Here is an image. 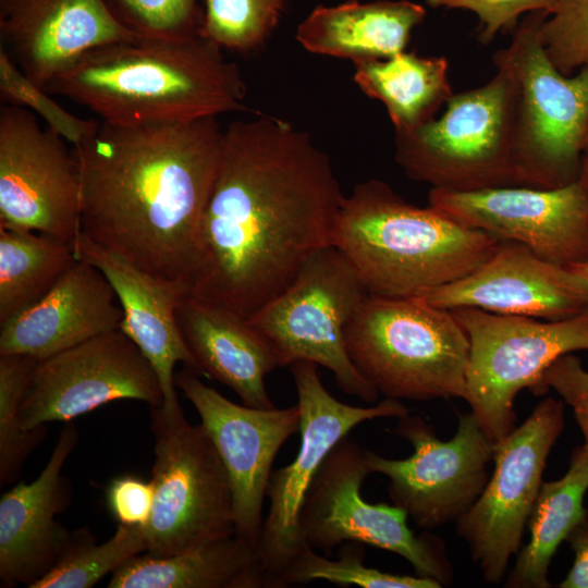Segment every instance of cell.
I'll list each match as a JSON object with an SVG mask.
<instances>
[{"label":"cell","instance_id":"6da1fadb","mask_svg":"<svg viewBox=\"0 0 588 588\" xmlns=\"http://www.w3.org/2000/svg\"><path fill=\"white\" fill-rule=\"evenodd\" d=\"M344 199L308 133L258 113L233 121L223 130L189 294L249 318L333 244Z\"/></svg>","mask_w":588,"mask_h":588},{"label":"cell","instance_id":"7a4b0ae2","mask_svg":"<svg viewBox=\"0 0 588 588\" xmlns=\"http://www.w3.org/2000/svg\"><path fill=\"white\" fill-rule=\"evenodd\" d=\"M222 135L217 117L143 125L100 121L72 150L81 185V232L191 292Z\"/></svg>","mask_w":588,"mask_h":588},{"label":"cell","instance_id":"3957f363","mask_svg":"<svg viewBox=\"0 0 588 588\" xmlns=\"http://www.w3.org/2000/svg\"><path fill=\"white\" fill-rule=\"evenodd\" d=\"M45 89L118 125L175 123L248 110L238 66L201 32L94 48Z\"/></svg>","mask_w":588,"mask_h":588},{"label":"cell","instance_id":"277c9868","mask_svg":"<svg viewBox=\"0 0 588 588\" xmlns=\"http://www.w3.org/2000/svg\"><path fill=\"white\" fill-rule=\"evenodd\" d=\"M499 243L431 205L408 204L385 182L370 179L345 196L332 245L370 295L414 297L463 278Z\"/></svg>","mask_w":588,"mask_h":588},{"label":"cell","instance_id":"5b68a950","mask_svg":"<svg viewBox=\"0 0 588 588\" xmlns=\"http://www.w3.org/2000/svg\"><path fill=\"white\" fill-rule=\"evenodd\" d=\"M345 344L359 373L385 397L465 396L469 342L451 310L368 294L345 329Z\"/></svg>","mask_w":588,"mask_h":588},{"label":"cell","instance_id":"8992f818","mask_svg":"<svg viewBox=\"0 0 588 588\" xmlns=\"http://www.w3.org/2000/svg\"><path fill=\"white\" fill-rule=\"evenodd\" d=\"M483 85L453 94L439 119L395 133V161L432 188L520 186L515 166L518 84L504 66Z\"/></svg>","mask_w":588,"mask_h":588},{"label":"cell","instance_id":"52a82bcc","mask_svg":"<svg viewBox=\"0 0 588 588\" xmlns=\"http://www.w3.org/2000/svg\"><path fill=\"white\" fill-rule=\"evenodd\" d=\"M549 14L529 13L512 41L493 56L518 84L515 166L520 186L555 188L579 177L588 133V66L564 75L548 57L540 27Z\"/></svg>","mask_w":588,"mask_h":588},{"label":"cell","instance_id":"ba28073f","mask_svg":"<svg viewBox=\"0 0 588 588\" xmlns=\"http://www.w3.org/2000/svg\"><path fill=\"white\" fill-rule=\"evenodd\" d=\"M469 342L464 400L495 444L516 427L515 397L523 389L547 393L546 370L561 356L588 350V308L561 320L451 310Z\"/></svg>","mask_w":588,"mask_h":588},{"label":"cell","instance_id":"9c48e42d","mask_svg":"<svg viewBox=\"0 0 588 588\" xmlns=\"http://www.w3.org/2000/svg\"><path fill=\"white\" fill-rule=\"evenodd\" d=\"M155 498L144 527L146 552L175 554L236 532L225 467L201 424L191 425L182 407H150Z\"/></svg>","mask_w":588,"mask_h":588},{"label":"cell","instance_id":"30bf717a","mask_svg":"<svg viewBox=\"0 0 588 588\" xmlns=\"http://www.w3.org/2000/svg\"><path fill=\"white\" fill-rule=\"evenodd\" d=\"M368 294L353 265L329 245L248 320L274 346L281 367L311 362L329 369L344 393L375 402L378 391L359 373L345 344V329Z\"/></svg>","mask_w":588,"mask_h":588},{"label":"cell","instance_id":"8fae6325","mask_svg":"<svg viewBox=\"0 0 588 588\" xmlns=\"http://www.w3.org/2000/svg\"><path fill=\"white\" fill-rule=\"evenodd\" d=\"M369 474L366 449L347 437L340 440L304 499L298 515L302 541L326 555L343 542L366 543L399 554L415 575L449 586L453 567L444 541L430 532L416 535L400 507L365 501L360 489Z\"/></svg>","mask_w":588,"mask_h":588},{"label":"cell","instance_id":"7c38bea8","mask_svg":"<svg viewBox=\"0 0 588 588\" xmlns=\"http://www.w3.org/2000/svg\"><path fill=\"white\" fill-rule=\"evenodd\" d=\"M564 429V402L542 400L506 438L493 444L494 469L473 506L456 522L488 584H501L542 483L552 446Z\"/></svg>","mask_w":588,"mask_h":588},{"label":"cell","instance_id":"4fadbf2b","mask_svg":"<svg viewBox=\"0 0 588 588\" xmlns=\"http://www.w3.org/2000/svg\"><path fill=\"white\" fill-rule=\"evenodd\" d=\"M414 451L403 460L380 456L366 449L371 473L389 479L393 505L421 529L456 523L475 503L488 481L493 444L471 413L458 414L454 437L441 441L421 416L406 414L391 430Z\"/></svg>","mask_w":588,"mask_h":588},{"label":"cell","instance_id":"5bb4252c","mask_svg":"<svg viewBox=\"0 0 588 588\" xmlns=\"http://www.w3.org/2000/svg\"><path fill=\"white\" fill-rule=\"evenodd\" d=\"M291 371L301 411V444L290 464L271 473L267 488L269 511L257 548L271 588H278L280 574L306 546L299 536L298 515L329 452L364 421L408 414L400 400L389 397L371 407L342 403L324 388L318 365L311 362H296Z\"/></svg>","mask_w":588,"mask_h":588},{"label":"cell","instance_id":"9a60e30c","mask_svg":"<svg viewBox=\"0 0 588 588\" xmlns=\"http://www.w3.org/2000/svg\"><path fill=\"white\" fill-rule=\"evenodd\" d=\"M66 140L40 126L30 110L0 108V228L35 231L75 249L81 185Z\"/></svg>","mask_w":588,"mask_h":588},{"label":"cell","instance_id":"2e32d148","mask_svg":"<svg viewBox=\"0 0 588 588\" xmlns=\"http://www.w3.org/2000/svg\"><path fill=\"white\" fill-rule=\"evenodd\" d=\"M119 400L157 407L163 395L151 364L124 332L114 330L38 360L20 420L33 429L69 421Z\"/></svg>","mask_w":588,"mask_h":588},{"label":"cell","instance_id":"e0dca14e","mask_svg":"<svg viewBox=\"0 0 588 588\" xmlns=\"http://www.w3.org/2000/svg\"><path fill=\"white\" fill-rule=\"evenodd\" d=\"M428 200L456 221L523 244L555 265L588 260V195L579 179L555 188H431Z\"/></svg>","mask_w":588,"mask_h":588},{"label":"cell","instance_id":"ac0fdd59","mask_svg":"<svg viewBox=\"0 0 588 588\" xmlns=\"http://www.w3.org/2000/svg\"><path fill=\"white\" fill-rule=\"evenodd\" d=\"M175 387L198 413L225 467L236 534L257 549L272 464L284 442L299 430L298 404L286 408L240 405L205 384L187 368L175 375Z\"/></svg>","mask_w":588,"mask_h":588},{"label":"cell","instance_id":"d6986e66","mask_svg":"<svg viewBox=\"0 0 588 588\" xmlns=\"http://www.w3.org/2000/svg\"><path fill=\"white\" fill-rule=\"evenodd\" d=\"M453 310L561 320L588 308V285L569 267L542 259L523 244L500 241L494 253L453 282L414 296Z\"/></svg>","mask_w":588,"mask_h":588},{"label":"cell","instance_id":"ffe728a7","mask_svg":"<svg viewBox=\"0 0 588 588\" xmlns=\"http://www.w3.org/2000/svg\"><path fill=\"white\" fill-rule=\"evenodd\" d=\"M135 39L105 0H0V47L42 88L89 50Z\"/></svg>","mask_w":588,"mask_h":588},{"label":"cell","instance_id":"44dd1931","mask_svg":"<svg viewBox=\"0 0 588 588\" xmlns=\"http://www.w3.org/2000/svg\"><path fill=\"white\" fill-rule=\"evenodd\" d=\"M77 440L74 426L64 428L38 477L29 483L15 485L1 495V587H29L63 556L72 532L56 516L72 499V487L61 471Z\"/></svg>","mask_w":588,"mask_h":588},{"label":"cell","instance_id":"7402d4cb","mask_svg":"<svg viewBox=\"0 0 588 588\" xmlns=\"http://www.w3.org/2000/svg\"><path fill=\"white\" fill-rule=\"evenodd\" d=\"M78 259L95 265L112 284L123 309L120 330L142 351L155 369L163 395L161 406L181 407L174 367L183 363L201 375L176 320V307L189 294L187 285L156 277L102 247L81 232L75 245Z\"/></svg>","mask_w":588,"mask_h":588},{"label":"cell","instance_id":"603a6c76","mask_svg":"<svg viewBox=\"0 0 588 588\" xmlns=\"http://www.w3.org/2000/svg\"><path fill=\"white\" fill-rule=\"evenodd\" d=\"M124 314L101 270L78 259L38 303L0 323V355L44 359L120 330Z\"/></svg>","mask_w":588,"mask_h":588},{"label":"cell","instance_id":"cb8c5ba5","mask_svg":"<svg viewBox=\"0 0 588 588\" xmlns=\"http://www.w3.org/2000/svg\"><path fill=\"white\" fill-rule=\"evenodd\" d=\"M175 314L201 375L233 390L246 406L274 407L265 378L281 367L280 357L248 318L191 294L181 299Z\"/></svg>","mask_w":588,"mask_h":588},{"label":"cell","instance_id":"d4e9b609","mask_svg":"<svg viewBox=\"0 0 588 588\" xmlns=\"http://www.w3.org/2000/svg\"><path fill=\"white\" fill-rule=\"evenodd\" d=\"M426 9L409 0H350L317 5L299 23L296 39L316 54L348 59L353 63L385 60L405 48Z\"/></svg>","mask_w":588,"mask_h":588},{"label":"cell","instance_id":"484cf974","mask_svg":"<svg viewBox=\"0 0 588 588\" xmlns=\"http://www.w3.org/2000/svg\"><path fill=\"white\" fill-rule=\"evenodd\" d=\"M109 588H271L256 547L237 535L175 554L134 555L111 574Z\"/></svg>","mask_w":588,"mask_h":588},{"label":"cell","instance_id":"4316f807","mask_svg":"<svg viewBox=\"0 0 588 588\" xmlns=\"http://www.w3.org/2000/svg\"><path fill=\"white\" fill-rule=\"evenodd\" d=\"M588 491V445L576 448L567 473L560 479L542 481L527 526L529 541L518 551L506 588H549V566L560 543L586 516Z\"/></svg>","mask_w":588,"mask_h":588},{"label":"cell","instance_id":"83f0119b","mask_svg":"<svg viewBox=\"0 0 588 588\" xmlns=\"http://www.w3.org/2000/svg\"><path fill=\"white\" fill-rule=\"evenodd\" d=\"M354 65L356 85L384 105L395 133L411 132L434 119L453 95L444 57L403 51L385 60Z\"/></svg>","mask_w":588,"mask_h":588},{"label":"cell","instance_id":"f1b7e54d","mask_svg":"<svg viewBox=\"0 0 588 588\" xmlns=\"http://www.w3.org/2000/svg\"><path fill=\"white\" fill-rule=\"evenodd\" d=\"M77 260L51 235L0 228V323L38 303Z\"/></svg>","mask_w":588,"mask_h":588},{"label":"cell","instance_id":"f546056e","mask_svg":"<svg viewBox=\"0 0 588 588\" xmlns=\"http://www.w3.org/2000/svg\"><path fill=\"white\" fill-rule=\"evenodd\" d=\"M146 550L144 527L118 525L113 536L100 544L90 531L75 530L59 563L28 588H90Z\"/></svg>","mask_w":588,"mask_h":588},{"label":"cell","instance_id":"4dcf8cb0","mask_svg":"<svg viewBox=\"0 0 588 588\" xmlns=\"http://www.w3.org/2000/svg\"><path fill=\"white\" fill-rule=\"evenodd\" d=\"M39 359L25 354L0 355V483L14 482L27 457L48 433L46 425L25 429L20 408Z\"/></svg>","mask_w":588,"mask_h":588},{"label":"cell","instance_id":"1f68e13d","mask_svg":"<svg viewBox=\"0 0 588 588\" xmlns=\"http://www.w3.org/2000/svg\"><path fill=\"white\" fill-rule=\"evenodd\" d=\"M360 542H346L339 551L338 560L320 555L305 546L289 563L278 578V588L305 585L314 580L348 587L363 588H441L432 579L420 576L385 573L365 565V551Z\"/></svg>","mask_w":588,"mask_h":588},{"label":"cell","instance_id":"d6a6232c","mask_svg":"<svg viewBox=\"0 0 588 588\" xmlns=\"http://www.w3.org/2000/svg\"><path fill=\"white\" fill-rule=\"evenodd\" d=\"M287 0H206L201 33L222 50L250 53L278 27Z\"/></svg>","mask_w":588,"mask_h":588},{"label":"cell","instance_id":"836d02e7","mask_svg":"<svg viewBox=\"0 0 588 588\" xmlns=\"http://www.w3.org/2000/svg\"><path fill=\"white\" fill-rule=\"evenodd\" d=\"M0 100L3 105L24 107L39 115L46 126L77 145L93 134L100 120L81 119L61 107L50 94L33 82L0 47Z\"/></svg>","mask_w":588,"mask_h":588},{"label":"cell","instance_id":"e575fe53","mask_svg":"<svg viewBox=\"0 0 588 588\" xmlns=\"http://www.w3.org/2000/svg\"><path fill=\"white\" fill-rule=\"evenodd\" d=\"M115 20L140 39H181L201 32L197 0H105Z\"/></svg>","mask_w":588,"mask_h":588},{"label":"cell","instance_id":"d590c367","mask_svg":"<svg viewBox=\"0 0 588 588\" xmlns=\"http://www.w3.org/2000/svg\"><path fill=\"white\" fill-rule=\"evenodd\" d=\"M540 37L562 74L588 66V0H558L541 24Z\"/></svg>","mask_w":588,"mask_h":588},{"label":"cell","instance_id":"8d00e7d4","mask_svg":"<svg viewBox=\"0 0 588 588\" xmlns=\"http://www.w3.org/2000/svg\"><path fill=\"white\" fill-rule=\"evenodd\" d=\"M431 8L463 9L475 13L480 22L478 40L489 44L500 32L515 29L524 13L551 14L558 0H425Z\"/></svg>","mask_w":588,"mask_h":588},{"label":"cell","instance_id":"74e56055","mask_svg":"<svg viewBox=\"0 0 588 588\" xmlns=\"http://www.w3.org/2000/svg\"><path fill=\"white\" fill-rule=\"evenodd\" d=\"M547 392L552 389L573 409L575 420L588 445V370L573 353L558 358L542 379Z\"/></svg>","mask_w":588,"mask_h":588},{"label":"cell","instance_id":"f35d334b","mask_svg":"<svg viewBox=\"0 0 588 588\" xmlns=\"http://www.w3.org/2000/svg\"><path fill=\"white\" fill-rule=\"evenodd\" d=\"M155 491L151 481L124 475L112 479L106 501L118 525L145 527L150 519Z\"/></svg>","mask_w":588,"mask_h":588},{"label":"cell","instance_id":"ab89813d","mask_svg":"<svg viewBox=\"0 0 588 588\" xmlns=\"http://www.w3.org/2000/svg\"><path fill=\"white\" fill-rule=\"evenodd\" d=\"M573 552V565L559 588H588V513L565 539Z\"/></svg>","mask_w":588,"mask_h":588},{"label":"cell","instance_id":"60d3db41","mask_svg":"<svg viewBox=\"0 0 588 588\" xmlns=\"http://www.w3.org/2000/svg\"><path fill=\"white\" fill-rule=\"evenodd\" d=\"M578 179L584 184L585 189H586L587 195H588V151L584 152L583 160H581L580 173H579Z\"/></svg>","mask_w":588,"mask_h":588},{"label":"cell","instance_id":"b9f144b4","mask_svg":"<svg viewBox=\"0 0 588 588\" xmlns=\"http://www.w3.org/2000/svg\"><path fill=\"white\" fill-rule=\"evenodd\" d=\"M569 268L576 272L588 285V260L574 264Z\"/></svg>","mask_w":588,"mask_h":588},{"label":"cell","instance_id":"7bdbcfd3","mask_svg":"<svg viewBox=\"0 0 588 588\" xmlns=\"http://www.w3.org/2000/svg\"><path fill=\"white\" fill-rule=\"evenodd\" d=\"M585 151H588V133H587V136H586V139H585L584 152Z\"/></svg>","mask_w":588,"mask_h":588}]
</instances>
